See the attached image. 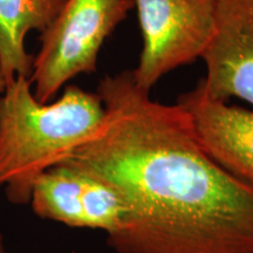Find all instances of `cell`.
Returning a JSON list of instances; mask_svg holds the SVG:
<instances>
[{
    "label": "cell",
    "mask_w": 253,
    "mask_h": 253,
    "mask_svg": "<svg viewBox=\"0 0 253 253\" xmlns=\"http://www.w3.org/2000/svg\"><path fill=\"white\" fill-rule=\"evenodd\" d=\"M66 0H0V74L6 82L30 78L33 56L25 48L32 31L42 33Z\"/></svg>",
    "instance_id": "obj_8"
},
{
    "label": "cell",
    "mask_w": 253,
    "mask_h": 253,
    "mask_svg": "<svg viewBox=\"0 0 253 253\" xmlns=\"http://www.w3.org/2000/svg\"><path fill=\"white\" fill-rule=\"evenodd\" d=\"M0 253H12L11 251H8L7 248H6L4 236L2 235H0Z\"/></svg>",
    "instance_id": "obj_10"
},
{
    "label": "cell",
    "mask_w": 253,
    "mask_h": 253,
    "mask_svg": "<svg viewBox=\"0 0 253 253\" xmlns=\"http://www.w3.org/2000/svg\"><path fill=\"white\" fill-rule=\"evenodd\" d=\"M142 52L131 71L145 91L170 72L202 59L216 30L219 0H134Z\"/></svg>",
    "instance_id": "obj_4"
},
{
    "label": "cell",
    "mask_w": 253,
    "mask_h": 253,
    "mask_svg": "<svg viewBox=\"0 0 253 253\" xmlns=\"http://www.w3.org/2000/svg\"><path fill=\"white\" fill-rule=\"evenodd\" d=\"M202 60L207 73L198 82L209 96L253 106V0H219L216 30Z\"/></svg>",
    "instance_id": "obj_6"
},
{
    "label": "cell",
    "mask_w": 253,
    "mask_h": 253,
    "mask_svg": "<svg viewBox=\"0 0 253 253\" xmlns=\"http://www.w3.org/2000/svg\"><path fill=\"white\" fill-rule=\"evenodd\" d=\"M96 93L104 119L60 163L113 185L129 208L116 253H253V185L207 153L178 103L151 100L131 71Z\"/></svg>",
    "instance_id": "obj_1"
},
{
    "label": "cell",
    "mask_w": 253,
    "mask_h": 253,
    "mask_svg": "<svg viewBox=\"0 0 253 253\" xmlns=\"http://www.w3.org/2000/svg\"><path fill=\"white\" fill-rule=\"evenodd\" d=\"M134 7V0H66L33 56L30 80L37 100L50 102L73 79L96 71L104 41Z\"/></svg>",
    "instance_id": "obj_3"
},
{
    "label": "cell",
    "mask_w": 253,
    "mask_h": 253,
    "mask_svg": "<svg viewBox=\"0 0 253 253\" xmlns=\"http://www.w3.org/2000/svg\"><path fill=\"white\" fill-rule=\"evenodd\" d=\"M177 103L191 119L199 142L213 160L253 185V110L212 99L201 84Z\"/></svg>",
    "instance_id": "obj_7"
},
{
    "label": "cell",
    "mask_w": 253,
    "mask_h": 253,
    "mask_svg": "<svg viewBox=\"0 0 253 253\" xmlns=\"http://www.w3.org/2000/svg\"><path fill=\"white\" fill-rule=\"evenodd\" d=\"M6 84H7V82H6L4 77H2V75L0 74V100H1L2 94H4V91H5Z\"/></svg>",
    "instance_id": "obj_9"
},
{
    "label": "cell",
    "mask_w": 253,
    "mask_h": 253,
    "mask_svg": "<svg viewBox=\"0 0 253 253\" xmlns=\"http://www.w3.org/2000/svg\"><path fill=\"white\" fill-rule=\"evenodd\" d=\"M97 93L67 84L58 100H37L27 77L7 82L0 100V189L14 205L30 204L34 183L99 128Z\"/></svg>",
    "instance_id": "obj_2"
},
{
    "label": "cell",
    "mask_w": 253,
    "mask_h": 253,
    "mask_svg": "<svg viewBox=\"0 0 253 253\" xmlns=\"http://www.w3.org/2000/svg\"><path fill=\"white\" fill-rule=\"evenodd\" d=\"M30 205L42 219L100 230L107 237L120 232L129 214L125 198L113 185L66 163L52 167L37 179Z\"/></svg>",
    "instance_id": "obj_5"
}]
</instances>
